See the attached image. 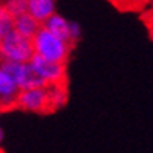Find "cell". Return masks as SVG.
I'll return each instance as SVG.
<instances>
[{"mask_svg": "<svg viewBox=\"0 0 153 153\" xmlns=\"http://www.w3.org/2000/svg\"><path fill=\"white\" fill-rule=\"evenodd\" d=\"M33 47H34V55H39L44 59L53 62H61V64L67 62L74 48L71 42L55 36L53 33H50L44 27H41V30L33 38Z\"/></svg>", "mask_w": 153, "mask_h": 153, "instance_id": "cell-1", "label": "cell"}, {"mask_svg": "<svg viewBox=\"0 0 153 153\" xmlns=\"http://www.w3.org/2000/svg\"><path fill=\"white\" fill-rule=\"evenodd\" d=\"M34 56L33 39H28L13 31L6 38L0 39V59L11 62H30Z\"/></svg>", "mask_w": 153, "mask_h": 153, "instance_id": "cell-2", "label": "cell"}, {"mask_svg": "<svg viewBox=\"0 0 153 153\" xmlns=\"http://www.w3.org/2000/svg\"><path fill=\"white\" fill-rule=\"evenodd\" d=\"M20 86L13 74L10 62H0V109L2 113L17 109V97L20 94Z\"/></svg>", "mask_w": 153, "mask_h": 153, "instance_id": "cell-3", "label": "cell"}, {"mask_svg": "<svg viewBox=\"0 0 153 153\" xmlns=\"http://www.w3.org/2000/svg\"><path fill=\"white\" fill-rule=\"evenodd\" d=\"M17 109L31 114H45L48 111V95L47 88L39 89H24L17 97Z\"/></svg>", "mask_w": 153, "mask_h": 153, "instance_id": "cell-4", "label": "cell"}, {"mask_svg": "<svg viewBox=\"0 0 153 153\" xmlns=\"http://www.w3.org/2000/svg\"><path fill=\"white\" fill-rule=\"evenodd\" d=\"M31 67L36 71L42 78L45 80V83L48 86L50 85H59V83H67L66 76H67V71H66V64L61 62H53L44 59L39 55H34L30 59Z\"/></svg>", "mask_w": 153, "mask_h": 153, "instance_id": "cell-5", "label": "cell"}, {"mask_svg": "<svg viewBox=\"0 0 153 153\" xmlns=\"http://www.w3.org/2000/svg\"><path fill=\"white\" fill-rule=\"evenodd\" d=\"M28 14L42 25L56 14V0H28Z\"/></svg>", "mask_w": 153, "mask_h": 153, "instance_id": "cell-6", "label": "cell"}, {"mask_svg": "<svg viewBox=\"0 0 153 153\" xmlns=\"http://www.w3.org/2000/svg\"><path fill=\"white\" fill-rule=\"evenodd\" d=\"M47 95H48V111H50V113L64 108L69 102L67 83H59V85L47 86Z\"/></svg>", "mask_w": 153, "mask_h": 153, "instance_id": "cell-7", "label": "cell"}, {"mask_svg": "<svg viewBox=\"0 0 153 153\" xmlns=\"http://www.w3.org/2000/svg\"><path fill=\"white\" fill-rule=\"evenodd\" d=\"M14 27H16V31L19 34H22V36L28 38V39H33L42 25H41L31 14L25 13V14L19 16V17H14Z\"/></svg>", "mask_w": 153, "mask_h": 153, "instance_id": "cell-8", "label": "cell"}, {"mask_svg": "<svg viewBox=\"0 0 153 153\" xmlns=\"http://www.w3.org/2000/svg\"><path fill=\"white\" fill-rule=\"evenodd\" d=\"M44 28H47L50 33H53L55 36L61 38L62 41H67V42H71L69 41V27H71V20L66 19L62 14H53L50 19L47 20V22L42 24Z\"/></svg>", "mask_w": 153, "mask_h": 153, "instance_id": "cell-9", "label": "cell"}, {"mask_svg": "<svg viewBox=\"0 0 153 153\" xmlns=\"http://www.w3.org/2000/svg\"><path fill=\"white\" fill-rule=\"evenodd\" d=\"M13 31H16L14 17H13L3 6H0V39L6 38Z\"/></svg>", "mask_w": 153, "mask_h": 153, "instance_id": "cell-10", "label": "cell"}, {"mask_svg": "<svg viewBox=\"0 0 153 153\" xmlns=\"http://www.w3.org/2000/svg\"><path fill=\"white\" fill-rule=\"evenodd\" d=\"M2 6L13 17H19L28 13V0H5Z\"/></svg>", "mask_w": 153, "mask_h": 153, "instance_id": "cell-11", "label": "cell"}, {"mask_svg": "<svg viewBox=\"0 0 153 153\" xmlns=\"http://www.w3.org/2000/svg\"><path fill=\"white\" fill-rule=\"evenodd\" d=\"M83 38V28L78 22H75V20H71V27H69V41H71V44L75 45L76 42H80Z\"/></svg>", "mask_w": 153, "mask_h": 153, "instance_id": "cell-12", "label": "cell"}]
</instances>
